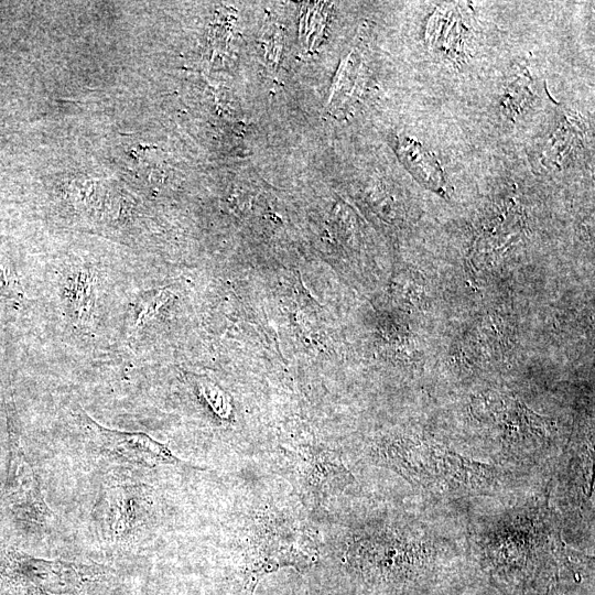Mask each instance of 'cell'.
I'll return each mask as SVG.
<instances>
[{"label": "cell", "mask_w": 595, "mask_h": 595, "mask_svg": "<svg viewBox=\"0 0 595 595\" xmlns=\"http://www.w3.org/2000/svg\"><path fill=\"white\" fill-rule=\"evenodd\" d=\"M476 416L496 426L502 444L512 453L536 452L550 440L551 423L548 419L520 401L496 392L477 401Z\"/></svg>", "instance_id": "6da1fadb"}, {"label": "cell", "mask_w": 595, "mask_h": 595, "mask_svg": "<svg viewBox=\"0 0 595 595\" xmlns=\"http://www.w3.org/2000/svg\"><path fill=\"white\" fill-rule=\"evenodd\" d=\"M82 421L90 447L98 456L108 462L138 466H155L177 462L167 447L144 433L107 429L84 412H82Z\"/></svg>", "instance_id": "7a4b0ae2"}, {"label": "cell", "mask_w": 595, "mask_h": 595, "mask_svg": "<svg viewBox=\"0 0 595 595\" xmlns=\"http://www.w3.org/2000/svg\"><path fill=\"white\" fill-rule=\"evenodd\" d=\"M148 493L144 486L130 479L110 478L99 501V526L111 542H128L145 518Z\"/></svg>", "instance_id": "3957f363"}, {"label": "cell", "mask_w": 595, "mask_h": 595, "mask_svg": "<svg viewBox=\"0 0 595 595\" xmlns=\"http://www.w3.org/2000/svg\"><path fill=\"white\" fill-rule=\"evenodd\" d=\"M436 480L451 489L485 491L496 488L505 472L494 465L465 457L441 445H434Z\"/></svg>", "instance_id": "277c9868"}, {"label": "cell", "mask_w": 595, "mask_h": 595, "mask_svg": "<svg viewBox=\"0 0 595 595\" xmlns=\"http://www.w3.org/2000/svg\"><path fill=\"white\" fill-rule=\"evenodd\" d=\"M387 456L397 470L412 484L430 488L437 483L434 445L424 441L405 439L393 445Z\"/></svg>", "instance_id": "5b68a950"}, {"label": "cell", "mask_w": 595, "mask_h": 595, "mask_svg": "<svg viewBox=\"0 0 595 595\" xmlns=\"http://www.w3.org/2000/svg\"><path fill=\"white\" fill-rule=\"evenodd\" d=\"M93 271L78 269L68 278L65 295L75 324L80 328L91 326L94 318L96 286Z\"/></svg>", "instance_id": "8992f818"}, {"label": "cell", "mask_w": 595, "mask_h": 595, "mask_svg": "<svg viewBox=\"0 0 595 595\" xmlns=\"http://www.w3.org/2000/svg\"><path fill=\"white\" fill-rule=\"evenodd\" d=\"M171 293L169 290H162L158 292L152 299L148 300L136 321V329L143 326L149 320H151L163 304L167 302Z\"/></svg>", "instance_id": "52a82bcc"}]
</instances>
